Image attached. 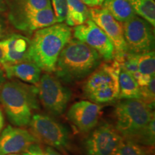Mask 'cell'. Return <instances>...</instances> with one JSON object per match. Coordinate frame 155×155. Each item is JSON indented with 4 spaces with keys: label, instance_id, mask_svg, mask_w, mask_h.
Instances as JSON below:
<instances>
[{
    "label": "cell",
    "instance_id": "11",
    "mask_svg": "<svg viewBox=\"0 0 155 155\" xmlns=\"http://www.w3.org/2000/svg\"><path fill=\"white\" fill-rule=\"evenodd\" d=\"M101 106L88 101H81L71 105L68 111V119L81 132L86 133L98 125Z\"/></svg>",
    "mask_w": 155,
    "mask_h": 155
},
{
    "label": "cell",
    "instance_id": "28",
    "mask_svg": "<svg viewBox=\"0 0 155 155\" xmlns=\"http://www.w3.org/2000/svg\"><path fill=\"white\" fill-rule=\"evenodd\" d=\"M22 155H61L52 147H47L44 150L38 142L34 143L22 152Z\"/></svg>",
    "mask_w": 155,
    "mask_h": 155
},
{
    "label": "cell",
    "instance_id": "33",
    "mask_svg": "<svg viewBox=\"0 0 155 155\" xmlns=\"http://www.w3.org/2000/svg\"><path fill=\"white\" fill-rule=\"evenodd\" d=\"M7 11V7L5 0H0V12L3 13Z\"/></svg>",
    "mask_w": 155,
    "mask_h": 155
},
{
    "label": "cell",
    "instance_id": "26",
    "mask_svg": "<svg viewBox=\"0 0 155 155\" xmlns=\"http://www.w3.org/2000/svg\"><path fill=\"white\" fill-rule=\"evenodd\" d=\"M51 6L57 23H63L66 19L68 13L67 0H50Z\"/></svg>",
    "mask_w": 155,
    "mask_h": 155
},
{
    "label": "cell",
    "instance_id": "1",
    "mask_svg": "<svg viewBox=\"0 0 155 155\" xmlns=\"http://www.w3.org/2000/svg\"><path fill=\"white\" fill-rule=\"evenodd\" d=\"M72 33L71 27L64 23L36 30L30 39V61L45 72L54 73L60 53L72 38Z\"/></svg>",
    "mask_w": 155,
    "mask_h": 155
},
{
    "label": "cell",
    "instance_id": "2",
    "mask_svg": "<svg viewBox=\"0 0 155 155\" xmlns=\"http://www.w3.org/2000/svg\"><path fill=\"white\" fill-rule=\"evenodd\" d=\"M96 50L75 38H71L63 48L56 63L55 72L60 81L74 83L91 74L101 63Z\"/></svg>",
    "mask_w": 155,
    "mask_h": 155
},
{
    "label": "cell",
    "instance_id": "10",
    "mask_svg": "<svg viewBox=\"0 0 155 155\" xmlns=\"http://www.w3.org/2000/svg\"><path fill=\"white\" fill-rule=\"evenodd\" d=\"M89 12L90 19H92L111 40L115 48V55H121L127 53L122 23L116 20L107 9L101 6L91 7L89 9Z\"/></svg>",
    "mask_w": 155,
    "mask_h": 155
},
{
    "label": "cell",
    "instance_id": "5",
    "mask_svg": "<svg viewBox=\"0 0 155 155\" xmlns=\"http://www.w3.org/2000/svg\"><path fill=\"white\" fill-rule=\"evenodd\" d=\"M30 132L38 141L64 152L70 145L67 128L53 117L45 114H34L30 122Z\"/></svg>",
    "mask_w": 155,
    "mask_h": 155
},
{
    "label": "cell",
    "instance_id": "6",
    "mask_svg": "<svg viewBox=\"0 0 155 155\" xmlns=\"http://www.w3.org/2000/svg\"><path fill=\"white\" fill-rule=\"evenodd\" d=\"M36 86L39 100L49 113L59 116L65 112L72 93L57 77L45 73L41 75Z\"/></svg>",
    "mask_w": 155,
    "mask_h": 155
},
{
    "label": "cell",
    "instance_id": "25",
    "mask_svg": "<svg viewBox=\"0 0 155 155\" xmlns=\"http://www.w3.org/2000/svg\"><path fill=\"white\" fill-rule=\"evenodd\" d=\"M139 54L125 53L121 55H115L114 59L119 62L121 68L134 75L138 72Z\"/></svg>",
    "mask_w": 155,
    "mask_h": 155
},
{
    "label": "cell",
    "instance_id": "21",
    "mask_svg": "<svg viewBox=\"0 0 155 155\" xmlns=\"http://www.w3.org/2000/svg\"><path fill=\"white\" fill-rule=\"evenodd\" d=\"M111 155H154V150L152 147L144 146L124 138Z\"/></svg>",
    "mask_w": 155,
    "mask_h": 155
},
{
    "label": "cell",
    "instance_id": "8",
    "mask_svg": "<svg viewBox=\"0 0 155 155\" xmlns=\"http://www.w3.org/2000/svg\"><path fill=\"white\" fill-rule=\"evenodd\" d=\"M73 36L74 38L94 48L105 61L114 60L115 48L113 43L92 19H88L83 24L74 27Z\"/></svg>",
    "mask_w": 155,
    "mask_h": 155
},
{
    "label": "cell",
    "instance_id": "23",
    "mask_svg": "<svg viewBox=\"0 0 155 155\" xmlns=\"http://www.w3.org/2000/svg\"><path fill=\"white\" fill-rule=\"evenodd\" d=\"M119 86H109L95 91L86 97L96 104H105L119 99Z\"/></svg>",
    "mask_w": 155,
    "mask_h": 155
},
{
    "label": "cell",
    "instance_id": "27",
    "mask_svg": "<svg viewBox=\"0 0 155 155\" xmlns=\"http://www.w3.org/2000/svg\"><path fill=\"white\" fill-rule=\"evenodd\" d=\"M155 80L154 76L151 78L150 83L146 86L140 87L141 100L146 102L151 108L154 106L155 101Z\"/></svg>",
    "mask_w": 155,
    "mask_h": 155
},
{
    "label": "cell",
    "instance_id": "17",
    "mask_svg": "<svg viewBox=\"0 0 155 155\" xmlns=\"http://www.w3.org/2000/svg\"><path fill=\"white\" fill-rule=\"evenodd\" d=\"M5 2L9 23L28 13L52 7L50 0H5Z\"/></svg>",
    "mask_w": 155,
    "mask_h": 155
},
{
    "label": "cell",
    "instance_id": "32",
    "mask_svg": "<svg viewBox=\"0 0 155 155\" xmlns=\"http://www.w3.org/2000/svg\"><path fill=\"white\" fill-rule=\"evenodd\" d=\"M83 2L85 5L90 7H98V3L96 0H81Z\"/></svg>",
    "mask_w": 155,
    "mask_h": 155
},
{
    "label": "cell",
    "instance_id": "14",
    "mask_svg": "<svg viewBox=\"0 0 155 155\" xmlns=\"http://www.w3.org/2000/svg\"><path fill=\"white\" fill-rule=\"evenodd\" d=\"M57 23L52 7L28 13L10 24L17 30L31 35L40 29L47 28Z\"/></svg>",
    "mask_w": 155,
    "mask_h": 155
},
{
    "label": "cell",
    "instance_id": "31",
    "mask_svg": "<svg viewBox=\"0 0 155 155\" xmlns=\"http://www.w3.org/2000/svg\"><path fill=\"white\" fill-rule=\"evenodd\" d=\"M5 64V51L3 40H0V65Z\"/></svg>",
    "mask_w": 155,
    "mask_h": 155
},
{
    "label": "cell",
    "instance_id": "20",
    "mask_svg": "<svg viewBox=\"0 0 155 155\" xmlns=\"http://www.w3.org/2000/svg\"><path fill=\"white\" fill-rule=\"evenodd\" d=\"M101 7L107 9L116 20L121 23L136 15L129 0H104Z\"/></svg>",
    "mask_w": 155,
    "mask_h": 155
},
{
    "label": "cell",
    "instance_id": "15",
    "mask_svg": "<svg viewBox=\"0 0 155 155\" xmlns=\"http://www.w3.org/2000/svg\"><path fill=\"white\" fill-rule=\"evenodd\" d=\"M2 40L5 51V64L30 61L29 48L30 39L19 34H10Z\"/></svg>",
    "mask_w": 155,
    "mask_h": 155
},
{
    "label": "cell",
    "instance_id": "18",
    "mask_svg": "<svg viewBox=\"0 0 155 155\" xmlns=\"http://www.w3.org/2000/svg\"><path fill=\"white\" fill-rule=\"evenodd\" d=\"M119 99H141L140 86L135 78L121 68L119 75Z\"/></svg>",
    "mask_w": 155,
    "mask_h": 155
},
{
    "label": "cell",
    "instance_id": "36",
    "mask_svg": "<svg viewBox=\"0 0 155 155\" xmlns=\"http://www.w3.org/2000/svg\"><path fill=\"white\" fill-rule=\"evenodd\" d=\"M96 1L98 2V5H99V6H101L102 3L104 2V0H96Z\"/></svg>",
    "mask_w": 155,
    "mask_h": 155
},
{
    "label": "cell",
    "instance_id": "7",
    "mask_svg": "<svg viewBox=\"0 0 155 155\" xmlns=\"http://www.w3.org/2000/svg\"><path fill=\"white\" fill-rule=\"evenodd\" d=\"M122 25L127 53L142 54L154 50V30L147 21L136 15Z\"/></svg>",
    "mask_w": 155,
    "mask_h": 155
},
{
    "label": "cell",
    "instance_id": "12",
    "mask_svg": "<svg viewBox=\"0 0 155 155\" xmlns=\"http://www.w3.org/2000/svg\"><path fill=\"white\" fill-rule=\"evenodd\" d=\"M38 140L30 131L8 125L0 134V155L25 152Z\"/></svg>",
    "mask_w": 155,
    "mask_h": 155
},
{
    "label": "cell",
    "instance_id": "37",
    "mask_svg": "<svg viewBox=\"0 0 155 155\" xmlns=\"http://www.w3.org/2000/svg\"><path fill=\"white\" fill-rule=\"evenodd\" d=\"M7 155H20L19 154H7Z\"/></svg>",
    "mask_w": 155,
    "mask_h": 155
},
{
    "label": "cell",
    "instance_id": "24",
    "mask_svg": "<svg viewBox=\"0 0 155 155\" xmlns=\"http://www.w3.org/2000/svg\"><path fill=\"white\" fill-rule=\"evenodd\" d=\"M138 73L141 75L153 77L155 73V54L150 51L139 54L138 61Z\"/></svg>",
    "mask_w": 155,
    "mask_h": 155
},
{
    "label": "cell",
    "instance_id": "22",
    "mask_svg": "<svg viewBox=\"0 0 155 155\" xmlns=\"http://www.w3.org/2000/svg\"><path fill=\"white\" fill-rule=\"evenodd\" d=\"M135 14L155 26L154 0H129Z\"/></svg>",
    "mask_w": 155,
    "mask_h": 155
},
{
    "label": "cell",
    "instance_id": "29",
    "mask_svg": "<svg viewBox=\"0 0 155 155\" xmlns=\"http://www.w3.org/2000/svg\"><path fill=\"white\" fill-rule=\"evenodd\" d=\"M8 22V19H6L5 17L0 12V40H4L11 34L9 32Z\"/></svg>",
    "mask_w": 155,
    "mask_h": 155
},
{
    "label": "cell",
    "instance_id": "3",
    "mask_svg": "<svg viewBox=\"0 0 155 155\" xmlns=\"http://www.w3.org/2000/svg\"><path fill=\"white\" fill-rule=\"evenodd\" d=\"M38 88L18 81H5L0 87V103L12 124H30L33 111L39 108Z\"/></svg>",
    "mask_w": 155,
    "mask_h": 155
},
{
    "label": "cell",
    "instance_id": "30",
    "mask_svg": "<svg viewBox=\"0 0 155 155\" xmlns=\"http://www.w3.org/2000/svg\"><path fill=\"white\" fill-rule=\"evenodd\" d=\"M134 77L135 78L136 81H137L139 86L140 87L146 86L147 85L150 83L151 78H152V77L147 76V75H141V74H140V73H139L138 72H137L134 75Z\"/></svg>",
    "mask_w": 155,
    "mask_h": 155
},
{
    "label": "cell",
    "instance_id": "35",
    "mask_svg": "<svg viewBox=\"0 0 155 155\" xmlns=\"http://www.w3.org/2000/svg\"><path fill=\"white\" fill-rule=\"evenodd\" d=\"M4 124H5V119H4V116L2 111L1 108H0V133H1Z\"/></svg>",
    "mask_w": 155,
    "mask_h": 155
},
{
    "label": "cell",
    "instance_id": "9",
    "mask_svg": "<svg viewBox=\"0 0 155 155\" xmlns=\"http://www.w3.org/2000/svg\"><path fill=\"white\" fill-rule=\"evenodd\" d=\"M123 139L115 127L108 123H103L86 138L85 151L87 155H111Z\"/></svg>",
    "mask_w": 155,
    "mask_h": 155
},
{
    "label": "cell",
    "instance_id": "13",
    "mask_svg": "<svg viewBox=\"0 0 155 155\" xmlns=\"http://www.w3.org/2000/svg\"><path fill=\"white\" fill-rule=\"evenodd\" d=\"M120 70V64L115 59L111 63L100 65L91 74L88 75L83 85V91L85 96H87L98 89L109 86H119Z\"/></svg>",
    "mask_w": 155,
    "mask_h": 155
},
{
    "label": "cell",
    "instance_id": "4",
    "mask_svg": "<svg viewBox=\"0 0 155 155\" xmlns=\"http://www.w3.org/2000/svg\"><path fill=\"white\" fill-rule=\"evenodd\" d=\"M115 129L124 138L138 143L149 123L154 118V111L141 99H123L114 111Z\"/></svg>",
    "mask_w": 155,
    "mask_h": 155
},
{
    "label": "cell",
    "instance_id": "34",
    "mask_svg": "<svg viewBox=\"0 0 155 155\" xmlns=\"http://www.w3.org/2000/svg\"><path fill=\"white\" fill-rule=\"evenodd\" d=\"M5 81V72H4V70L2 68V67L0 66V87L3 84V83Z\"/></svg>",
    "mask_w": 155,
    "mask_h": 155
},
{
    "label": "cell",
    "instance_id": "19",
    "mask_svg": "<svg viewBox=\"0 0 155 155\" xmlns=\"http://www.w3.org/2000/svg\"><path fill=\"white\" fill-rule=\"evenodd\" d=\"M68 13L65 22L69 27L82 25L90 19L88 6L81 0H67Z\"/></svg>",
    "mask_w": 155,
    "mask_h": 155
},
{
    "label": "cell",
    "instance_id": "16",
    "mask_svg": "<svg viewBox=\"0 0 155 155\" xmlns=\"http://www.w3.org/2000/svg\"><path fill=\"white\" fill-rule=\"evenodd\" d=\"M8 78H17L27 83L36 86L40 81L42 70L31 61L2 65Z\"/></svg>",
    "mask_w": 155,
    "mask_h": 155
}]
</instances>
